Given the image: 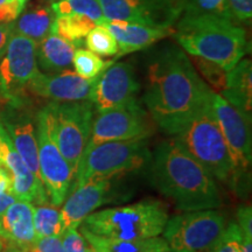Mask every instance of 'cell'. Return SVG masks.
<instances>
[{
	"mask_svg": "<svg viewBox=\"0 0 252 252\" xmlns=\"http://www.w3.org/2000/svg\"><path fill=\"white\" fill-rule=\"evenodd\" d=\"M212 93L181 48L166 45L151 54L144 103L151 118L167 135L171 137L200 112L210 102Z\"/></svg>",
	"mask_w": 252,
	"mask_h": 252,
	"instance_id": "6da1fadb",
	"label": "cell"
},
{
	"mask_svg": "<svg viewBox=\"0 0 252 252\" xmlns=\"http://www.w3.org/2000/svg\"><path fill=\"white\" fill-rule=\"evenodd\" d=\"M147 180L181 212L222 206L217 182L204 167L173 139L158 145L146 166Z\"/></svg>",
	"mask_w": 252,
	"mask_h": 252,
	"instance_id": "7a4b0ae2",
	"label": "cell"
},
{
	"mask_svg": "<svg viewBox=\"0 0 252 252\" xmlns=\"http://www.w3.org/2000/svg\"><path fill=\"white\" fill-rule=\"evenodd\" d=\"M173 36L189 55L216 63L225 71L234 68L249 50L245 28L234 19L219 15H181Z\"/></svg>",
	"mask_w": 252,
	"mask_h": 252,
	"instance_id": "3957f363",
	"label": "cell"
},
{
	"mask_svg": "<svg viewBox=\"0 0 252 252\" xmlns=\"http://www.w3.org/2000/svg\"><path fill=\"white\" fill-rule=\"evenodd\" d=\"M212 98V97H210ZM215 180L236 187L242 173L220 132L210 102L171 135Z\"/></svg>",
	"mask_w": 252,
	"mask_h": 252,
	"instance_id": "277c9868",
	"label": "cell"
},
{
	"mask_svg": "<svg viewBox=\"0 0 252 252\" xmlns=\"http://www.w3.org/2000/svg\"><path fill=\"white\" fill-rule=\"evenodd\" d=\"M168 209L161 201L144 200L140 202L94 212L82 223L88 231L113 239H146L162 234Z\"/></svg>",
	"mask_w": 252,
	"mask_h": 252,
	"instance_id": "5b68a950",
	"label": "cell"
},
{
	"mask_svg": "<svg viewBox=\"0 0 252 252\" xmlns=\"http://www.w3.org/2000/svg\"><path fill=\"white\" fill-rule=\"evenodd\" d=\"M152 152L147 139L108 141L88 147L82 156L70 189L94 179H111L146 168ZM69 189V190H70Z\"/></svg>",
	"mask_w": 252,
	"mask_h": 252,
	"instance_id": "8992f818",
	"label": "cell"
},
{
	"mask_svg": "<svg viewBox=\"0 0 252 252\" xmlns=\"http://www.w3.org/2000/svg\"><path fill=\"white\" fill-rule=\"evenodd\" d=\"M50 133L74 174L88 146L94 110L89 99L50 102L45 108Z\"/></svg>",
	"mask_w": 252,
	"mask_h": 252,
	"instance_id": "52a82bcc",
	"label": "cell"
},
{
	"mask_svg": "<svg viewBox=\"0 0 252 252\" xmlns=\"http://www.w3.org/2000/svg\"><path fill=\"white\" fill-rule=\"evenodd\" d=\"M226 226L217 209L184 212L167 220L162 234L169 252H208Z\"/></svg>",
	"mask_w": 252,
	"mask_h": 252,
	"instance_id": "ba28073f",
	"label": "cell"
},
{
	"mask_svg": "<svg viewBox=\"0 0 252 252\" xmlns=\"http://www.w3.org/2000/svg\"><path fill=\"white\" fill-rule=\"evenodd\" d=\"M156 126L137 99L119 108L96 112L87 149L108 141L149 139L156 132Z\"/></svg>",
	"mask_w": 252,
	"mask_h": 252,
	"instance_id": "9c48e42d",
	"label": "cell"
},
{
	"mask_svg": "<svg viewBox=\"0 0 252 252\" xmlns=\"http://www.w3.org/2000/svg\"><path fill=\"white\" fill-rule=\"evenodd\" d=\"M35 119L41 181L50 202L60 207L67 197L75 174L50 133L48 119L42 109L36 113Z\"/></svg>",
	"mask_w": 252,
	"mask_h": 252,
	"instance_id": "30bf717a",
	"label": "cell"
},
{
	"mask_svg": "<svg viewBox=\"0 0 252 252\" xmlns=\"http://www.w3.org/2000/svg\"><path fill=\"white\" fill-rule=\"evenodd\" d=\"M37 72L36 43L12 33L0 59V94L8 100L23 98L28 83Z\"/></svg>",
	"mask_w": 252,
	"mask_h": 252,
	"instance_id": "8fae6325",
	"label": "cell"
},
{
	"mask_svg": "<svg viewBox=\"0 0 252 252\" xmlns=\"http://www.w3.org/2000/svg\"><path fill=\"white\" fill-rule=\"evenodd\" d=\"M108 21L124 20L151 27L172 28L181 17L175 0H99Z\"/></svg>",
	"mask_w": 252,
	"mask_h": 252,
	"instance_id": "7c38bea8",
	"label": "cell"
},
{
	"mask_svg": "<svg viewBox=\"0 0 252 252\" xmlns=\"http://www.w3.org/2000/svg\"><path fill=\"white\" fill-rule=\"evenodd\" d=\"M210 104L236 165L242 173L247 172L252 160L251 119L214 90Z\"/></svg>",
	"mask_w": 252,
	"mask_h": 252,
	"instance_id": "4fadbf2b",
	"label": "cell"
},
{
	"mask_svg": "<svg viewBox=\"0 0 252 252\" xmlns=\"http://www.w3.org/2000/svg\"><path fill=\"white\" fill-rule=\"evenodd\" d=\"M140 84L128 62H113L94 81L89 100L94 112L119 108L137 99Z\"/></svg>",
	"mask_w": 252,
	"mask_h": 252,
	"instance_id": "5bb4252c",
	"label": "cell"
},
{
	"mask_svg": "<svg viewBox=\"0 0 252 252\" xmlns=\"http://www.w3.org/2000/svg\"><path fill=\"white\" fill-rule=\"evenodd\" d=\"M0 124L4 126L28 169L33 173L37 181L42 184L37 158L36 119L30 110L26 109L23 98L9 100L7 108L2 113Z\"/></svg>",
	"mask_w": 252,
	"mask_h": 252,
	"instance_id": "9a60e30c",
	"label": "cell"
},
{
	"mask_svg": "<svg viewBox=\"0 0 252 252\" xmlns=\"http://www.w3.org/2000/svg\"><path fill=\"white\" fill-rule=\"evenodd\" d=\"M0 167L11 176L12 189L18 200L28 201L33 204L48 202V195L46 193L45 187L28 169L1 124H0Z\"/></svg>",
	"mask_w": 252,
	"mask_h": 252,
	"instance_id": "2e32d148",
	"label": "cell"
},
{
	"mask_svg": "<svg viewBox=\"0 0 252 252\" xmlns=\"http://www.w3.org/2000/svg\"><path fill=\"white\" fill-rule=\"evenodd\" d=\"M94 81L86 80L70 69L54 74L39 70L26 91L52 102H80L89 99Z\"/></svg>",
	"mask_w": 252,
	"mask_h": 252,
	"instance_id": "e0dca14e",
	"label": "cell"
},
{
	"mask_svg": "<svg viewBox=\"0 0 252 252\" xmlns=\"http://www.w3.org/2000/svg\"><path fill=\"white\" fill-rule=\"evenodd\" d=\"M111 189V180L109 179H94L70 189L61 209L64 230L70 226L78 228L90 214L104 206L109 201Z\"/></svg>",
	"mask_w": 252,
	"mask_h": 252,
	"instance_id": "ac0fdd59",
	"label": "cell"
},
{
	"mask_svg": "<svg viewBox=\"0 0 252 252\" xmlns=\"http://www.w3.org/2000/svg\"><path fill=\"white\" fill-rule=\"evenodd\" d=\"M34 204L17 200L0 216V239L11 248L25 251L36 239L33 222Z\"/></svg>",
	"mask_w": 252,
	"mask_h": 252,
	"instance_id": "d6986e66",
	"label": "cell"
},
{
	"mask_svg": "<svg viewBox=\"0 0 252 252\" xmlns=\"http://www.w3.org/2000/svg\"><path fill=\"white\" fill-rule=\"evenodd\" d=\"M106 27L117 41V58L146 49L154 43L173 35L174 28L151 27L124 20L106 21Z\"/></svg>",
	"mask_w": 252,
	"mask_h": 252,
	"instance_id": "ffe728a7",
	"label": "cell"
},
{
	"mask_svg": "<svg viewBox=\"0 0 252 252\" xmlns=\"http://www.w3.org/2000/svg\"><path fill=\"white\" fill-rule=\"evenodd\" d=\"M223 98L251 119L252 65L251 60L242 59L226 72L225 87L220 93Z\"/></svg>",
	"mask_w": 252,
	"mask_h": 252,
	"instance_id": "44dd1931",
	"label": "cell"
},
{
	"mask_svg": "<svg viewBox=\"0 0 252 252\" xmlns=\"http://www.w3.org/2000/svg\"><path fill=\"white\" fill-rule=\"evenodd\" d=\"M76 49L74 43L50 33L36 43L37 68L45 74L67 70L71 67Z\"/></svg>",
	"mask_w": 252,
	"mask_h": 252,
	"instance_id": "7402d4cb",
	"label": "cell"
},
{
	"mask_svg": "<svg viewBox=\"0 0 252 252\" xmlns=\"http://www.w3.org/2000/svg\"><path fill=\"white\" fill-rule=\"evenodd\" d=\"M80 231L89 242L93 252H169L166 241L160 236L146 239H113L100 237L80 225Z\"/></svg>",
	"mask_w": 252,
	"mask_h": 252,
	"instance_id": "603a6c76",
	"label": "cell"
},
{
	"mask_svg": "<svg viewBox=\"0 0 252 252\" xmlns=\"http://www.w3.org/2000/svg\"><path fill=\"white\" fill-rule=\"evenodd\" d=\"M55 20V14L52 7L45 5L32 6L12 21V33L23 35L37 43L52 33V26Z\"/></svg>",
	"mask_w": 252,
	"mask_h": 252,
	"instance_id": "cb8c5ba5",
	"label": "cell"
},
{
	"mask_svg": "<svg viewBox=\"0 0 252 252\" xmlns=\"http://www.w3.org/2000/svg\"><path fill=\"white\" fill-rule=\"evenodd\" d=\"M88 17L78 14L58 15L52 26V33L81 48L88 33L96 26Z\"/></svg>",
	"mask_w": 252,
	"mask_h": 252,
	"instance_id": "d4e9b609",
	"label": "cell"
},
{
	"mask_svg": "<svg viewBox=\"0 0 252 252\" xmlns=\"http://www.w3.org/2000/svg\"><path fill=\"white\" fill-rule=\"evenodd\" d=\"M33 222L36 237L62 236L64 232L61 210L53 203L43 202L34 204Z\"/></svg>",
	"mask_w": 252,
	"mask_h": 252,
	"instance_id": "484cf974",
	"label": "cell"
},
{
	"mask_svg": "<svg viewBox=\"0 0 252 252\" xmlns=\"http://www.w3.org/2000/svg\"><path fill=\"white\" fill-rule=\"evenodd\" d=\"M55 17L58 15L78 14L88 17L97 25L106 24L99 0H59L50 6Z\"/></svg>",
	"mask_w": 252,
	"mask_h": 252,
	"instance_id": "4316f807",
	"label": "cell"
},
{
	"mask_svg": "<svg viewBox=\"0 0 252 252\" xmlns=\"http://www.w3.org/2000/svg\"><path fill=\"white\" fill-rule=\"evenodd\" d=\"M115 62V60L104 61V60L89 49L77 48L74 53L72 64L75 72L86 80H96L102 72Z\"/></svg>",
	"mask_w": 252,
	"mask_h": 252,
	"instance_id": "83f0119b",
	"label": "cell"
},
{
	"mask_svg": "<svg viewBox=\"0 0 252 252\" xmlns=\"http://www.w3.org/2000/svg\"><path fill=\"white\" fill-rule=\"evenodd\" d=\"M86 45L90 52L98 56H117V41L105 24L96 25L86 36Z\"/></svg>",
	"mask_w": 252,
	"mask_h": 252,
	"instance_id": "f1b7e54d",
	"label": "cell"
},
{
	"mask_svg": "<svg viewBox=\"0 0 252 252\" xmlns=\"http://www.w3.org/2000/svg\"><path fill=\"white\" fill-rule=\"evenodd\" d=\"M175 2L180 8L181 15L213 14L232 19L225 0H175Z\"/></svg>",
	"mask_w": 252,
	"mask_h": 252,
	"instance_id": "f546056e",
	"label": "cell"
},
{
	"mask_svg": "<svg viewBox=\"0 0 252 252\" xmlns=\"http://www.w3.org/2000/svg\"><path fill=\"white\" fill-rule=\"evenodd\" d=\"M190 61L194 62L195 69L200 71L204 80L210 84L212 89L215 93H222L225 87L226 72L222 67L212 61H208L206 59L198 58V56H191Z\"/></svg>",
	"mask_w": 252,
	"mask_h": 252,
	"instance_id": "4dcf8cb0",
	"label": "cell"
},
{
	"mask_svg": "<svg viewBox=\"0 0 252 252\" xmlns=\"http://www.w3.org/2000/svg\"><path fill=\"white\" fill-rule=\"evenodd\" d=\"M242 230L236 222H230L208 252H242Z\"/></svg>",
	"mask_w": 252,
	"mask_h": 252,
	"instance_id": "1f68e13d",
	"label": "cell"
},
{
	"mask_svg": "<svg viewBox=\"0 0 252 252\" xmlns=\"http://www.w3.org/2000/svg\"><path fill=\"white\" fill-rule=\"evenodd\" d=\"M62 244L64 252H93L89 242L78 228H67L62 236Z\"/></svg>",
	"mask_w": 252,
	"mask_h": 252,
	"instance_id": "d6a6232c",
	"label": "cell"
},
{
	"mask_svg": "<svg viewBox=\"0 0 252 252\" xmlns=\"http://www.w3.org/2000/svg\"><path fill=\"white\" fill-rule=\"evenodd\" d=\"M228 9L236 23L242 26L251 24L252 0H225Z\"/></svg>",
	"mask_w": 252,
	"mask_h": 252,
	"instance_id": "836d02e7",
	"label": "cell"
},
{
	"mask_svg": "<svg viewBox=\"0 0 252 252\" xmlns=\"http://www.w3.org/2000/svg\"><path fill=\"white\" fill-rule=\"evenodd\" d=\"M25 252H64L61 236L36 237Z\"/></svg>",
	"mask_w": 252,
	"mask_h": 252,
	"instance_id": "e575fe53",
	"label": "cell"
},
{
	"mask_svg": "<svg viewBox=\"0 0 252 252\" xmlns=\"http://www.w3.org/2000/svg\"><path fill=\"white\" fill-rule=\"evenodd\" d=\"M237 224L242 234L252 238V209L250 204H242L237 210Z\"/></svg>",
	"mask_w": 252,
	"mask_h": 252,
	"instance_id": "d590c367",
	"label": "cell"
},
{
	"mask_svg": "<svg viewBox=\"0 0 252 252\" xmlns=\"http://www.w3.org/2000/svg\"><path fill=\"white\" fill-rule=\"evenodd\" d=\"M21 13L15 0H0V24H11Z\"/></svg>",
	"mask_w": 252,
	"mask_h": 252,
	"instance_id": "8d00e7d4",
	"label": "cell"
},
{
	"mask_svg": "<svg viewBox=\"0 0 252 252\" xmlns=\"http://www.w3.org/2000/svg\"><path fill=\"white\" fill-rule=\"evenodd\" d=\"M12 31H11V25L9 24H0V59L4 55L6 46L11 36Z\"/></svg>",
	"mask_w": 252,
	"mask_h": 252,
	"instance_id": "74e56055",
	"label": "cell"
},
{
	"mask_svg": "<svg viewBox=\"0 0 252 252\" xmlns=\"http://www.w3.org/2000/svg\"><path fill=\"white\" fill-rule=\"evenodd\" d=\"M17 200L18 198L15 197V195L13 193H2V191H0V216H1L5 210Z\"/></svg>",
	"mask_w": 252,
	"mask_h": 252,
	"instance_id": "f35d334b",
	"label": "cell"
},
{
	"mask_svg": "<svg viewBox=\"0 0 252 252\" xmlns=\"http://www.w3.org/2000/svg\"><path fill=\"white\" fill-rule=\"evenodd\" d=\"M15 2H17L19 8H20L21 12H23L25 7H26V4L28 2V0H15Z\"/></svg>",
	"mask_w": 252,
	"mask_h": 252,
	"instance_id": "ab89813d",
	"label": "cell"
},
{
	"mask_svg": "<svg viewBox=\"0 0 252 252\" xmlns=\"http://www.w3.org/2000/svg\"><path fill=\"white\" fill-rule=\"evenodd\" d=\"M0 252H4V244H2L1 239H0Z\"/></svg>",
	"mask_w": 252,
	"mask_h": 252,
	"instance_id": "60d3db41",
	"label": "cell"
},
{
	"mask_svg": "<svg viewBox=\"0 0 252 252\" xmlns=\"http://www.w3.org/2000/svg\"><path fill=\"white\" fill-rule=\"evenodd\" d=\"M11 251H12V252H25V251L18 250V249H14V248H12V249H11Z\"/></svg>",
	"mask_w": 252,
	"mask_h": 252,
	"instance_id": "b9f144b4",
	"label": "cell"
},
{
	"mask_svg": "<svg viewBox=\"0 0 252 252\" xmlns=\"http://www.w3.org/2000/svg\"><path fill=\"white\" fill-rule=\"evenodd\" d=\"M8 252H12V251H11V250H9V251H8Z\"/></svg>",
	"mask_w": 252,
	"mask_h": 252,
	"instance_id": "7bdbcfd3",
	"label": "cell"
}]
</instances>
